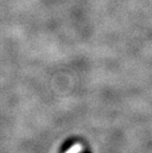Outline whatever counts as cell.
I'll return each instance as SVG.
<instances>
[{
	"label": "cell",
	"mask_w": 152,
	"mask_h": 153,
	"mask_svg": "<svg viewBox=\"0 0 152 153\" xmlns=\"http://www.w3.org/2000/svg\"><path fill=\"white\" fill-rule=\"evenodd\" d=\"M82 153H91L90 151H84V152H82Z\"/></svg>",
	"instance_id": "cell-1"
}]
</instances>
